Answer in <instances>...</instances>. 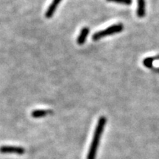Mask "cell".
I'll return each instance as SVG.
<instances>
[{
  "instance_id": "obj_5",
  "label": "cell",
  "mask_w": 159,
  "mask_h": 159,
  "mask_svg": "<svg viewBox=\"0 0 159 159\" xmlns=\"http://www.w3.org/2000/svg\"><path fill=\"white\" fill-rule=\"evenodd\" d=\"M89 33V28H88V27H86L82 28V30H81L80 31V33L79 36L77 39V42L79 45H83V43H85V39H86L87 36H88Z\"/></svg>"
},
{
  "instance_id": "obj_9",
  "label": "cell",
  "mask_w": 159,
  "mask_h": 159,
  "mask_svg": "<svg viewBox=\"0 0 159 159\" xmlns=\"http://www.w3.org/2000/svg\"><path fill=\"white\" fill-rule=\"evenodd\" d=\"M108 2H116L119 4H123V5H129L132 3V0H107Z\"/></svg>"
},
{
  "instance_id": "obj_6",
  "label": "cell",
  "mask_w": 159,
  "mask_h": 159,
  "mask_svg": "<svg viewBox=\"0 0 159 159\" xmlns=\"http://www.w3.org/2000/svg\"><path fill=\"white\" fill-rule=\"evenodd\" d=\"M137 15H138V16L140 18L144 17L145 16V1L144 0H138Z\"/></svg>"
},
{
  "instance_id": "obj_2",
  "label": "cell",
  "mask_w": 159,
  "mask_h": 159,
  "mask_svg": "<svg viewBox=\"0 0 159 159\" xmlns=\"http://www.w3.org/2000/svg\"><path fill=\"white\" fill-rule=\"evenodd\" d=\"M123 28H124V27H123V25L122 23L116 24V25L111 26V27L103 30L102 31H99L97 33H94L92 35V39L94 40V41H97V40L102 39V38L108 36V35L120 33V32L123 30Z\"/></svg>"
},
{
  "instance_id": "obj_7",
  "label": "cell",
  "mask_w": 159,
  "mask_h": 159,
  "mask_svg": "<svg viewBox=\"0 0 159 159\" xmlns=\"http://www.w3.org/2000/svg\"><path fill=\"white\" fill-rule=\"evenodd\" d=\"M52 112L51 111H47V110H41V109H39V110H35L32 112V116L34 118H40V117H43L47 116V114H50Z\"/></svg>"
},
{
  "instance_id": "obj_3",
  "label": "cell",
  "mask_w": 159,
  "mask_h": 159,
  "mask_svg": "<svg viewBox=\"0 0 159 159\" xmlns=\"http://www.w3.org/2000/svg\"><path fill=\"white\" fill-rule=\"evenodd\" d=\"M0 152L2 153H15L18 155H23L25 152V150L21 147L9 146L4 145L0 147Z\"/></svg>"
},
{
  "instance_id": "obj_1",
  "label": "cell",
  "mask_w": 159,
  "mask_h": 159,
  "mask_svg": "<svg viewBox=\"0 0 159 159\" xmlns=\"http://www.w3.org/2000/svg\"><path fill=\"white\" fill-rule=\"evenodd\" d=\"M107 122V119L105 116L99 117L98 122H97L96 129L94 133V136H93L92 141H91V144L90 145V148H89L88 156H87V159H95L96 158L97 150H98V147L99 144V141H100L101 136L104 130L105 125Z\"/></svg>"
},
{
  "instance_id": "obj_8",
  "label": "cell",
  "mask_w": 159,
  "mask_h": 159,
  "mask_svg": "<svg viewBox=\"0 0 159 159\" xmlns=\"http://www.w3.org/2000/svg\"><path fill=\"white\" fill-rule=\"evenodd\" d=\"M155 60V57H148V58H145L144 60V61H143V63H144V65L146 67H148V68H150L151 66H152V62H153V61Z\"/></svg>"
},
{
  "instance_id": "obj_4",
  "label": "cell",
  "mask_w": 159,
  "mask_h": 159,
  "mask_svg": "<svg viewBox=\"0 0 159 159\" xmlns=\"http://www.w3.org/2000/svg\"><path fill=\"white\" fill-rule=\"evenodd\" d=\"M62 0H53L52 2L51 3V5H49V8L47 9V12L45 13V16L47 18V19H50V18L54 15L55 11H56L57 5L61 3V2Z\"/></svg>"
}]
</instances>
